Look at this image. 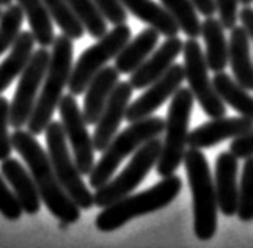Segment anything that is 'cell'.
I'll return each instance as SVG.
<instances>
[{"label":"cell","mask_w":253,"mask_h":248,"mask_svg":"<svg viewBox=\"0 0 253 248\" xmlns=\"http://www.w3.org/2000/svg\"><path fill=\"white\" fill-rule=\"evenodd\" d=\"M14 151L22 157L40 190L41 201L47 210L62 223H76L81 220V207L62 187L50 164L49 154L40 145L37 135L29 130L16 129L11 135Z\"/></svg>","instance_id":"cell-1"},{"label":"cell","mask_w":253,"mask_h":248,"mask_svg":"<svg viewBox=\"0 0 253 248\" xmlns=\"http://www.w3.org/2000/svg\"><path fill=\"white\" fill-rule=\"evenodd\" d=\"M74 44L73 40L65 33L55 37L52 42V52L44 81L38 94L37 104L27 123V130L33 135H40L46 130L47 124L52 121L58 104L63 97L65 88L69 83L71 71L74 66Z\"/></svg>","instance_id":"cell-2"},{"label":"cell","mask_w":253,"mask_h":248,"mask_svg":"<svg viewBox=\"0 0 253 248\" xmlns=\"http://www.w3.org/2000/svg\"><path fill=\"white\" fill-rule=\"evenodd\" d=\"M181 190L182 181L179 176H165L151 189L135 195H127L102 207V210L96 215L94 225L102 233H112L137 217L153 214L156 210L167 207L181 193Z\"/></svg>","instance_id":"cell-3"},{"label":"cell","mask_w":253,"mask_h":248,"mask_svg":"<svg viewBox=\"0 0 253 248\" xmlns=\"http://www.w3.org/2000/svg\"><path fill=\"white\" fill-rule=\"evenodd\" d=\"M184 168L194 200V231L200 241H209L217 231V192L208 157L202 149L189 148L184 154Z\"/></svg>","instance_id":"cell-4"},{"label":"cell","mask_w":253,"mask_h":248,"mask_svg":"<svg viewBox=\"0 0 253 248\" xmlns=\"http://www.w3.org/2000/svg\"><path fill=\"white\" fill-rule=\"evenodd\" d=\"M165 129V120L159 117H148L130 123L129 126L113 137L109 146L102 151V156L94 164L90 173V187L99 189L109 182L115 174L120 164L126 157L132 156L138 148L145 145L148 140L161 137Z\"/></svg>","instance_id":"cell-5"},{"label":"cell","mask_w":253,"mask_h":248,"mask_svg":"<svg viewBox=\"0 0 253 248\" xmlns=\"http://www.w3.org/2000/svg\"><path fill=\"white\" fill-rule=\"evenodd\" d=\"M194 101L195 97L189 86H179L178 91L171 96L167 118H165L162 151L156 164V171L162 178L176 173L184 161Z\"/></svg>","instance_id":"cell-6"},{"label":"cell","mask_w":253,"mask_h":248,"mask_svg":"<svg viewBox=\"0 0 253 248\" xmlns=\"http://www.w3.org/2000/svg\"><path fill=\"white\" fill-rule=\"evenodd\" d=\"M44 134L50 164L62 187L82 210H90L94 206V197L88 185L84 182L82 173L77 168L71 153H69L68 138L62 121L52 120L47 124Z\"/></svg>","instance_id":"cell-7"},{"label":"cell","mask_w":253,"mask_h":248,"mask_svg":"<svg viewBox=\"0 0 253 248\" xmlns=\"http://www.w3.org/2000/svg\"><path fill=\"white\" fill-rule=\"evenodd\" d=\"M130 38H132V30H130L129 25L126 22L118 24L113 25V29L107 32L104 37H101L98 42L84 50L79 60L73 66L71 77H69L68 83L69 93L74 96L85 93L91 79L104 66H107L110 60H115L120 50L126 46Z\"/></svg>","instance_id":"cell-8"},{"label":"cell","mask_w":253,"mask_h":248,"mask_svg":"<svg viewBox=\"0 0 253 248\" xmlns=\"http://www.w3.org/2000/svg\"><path fill=\"white\" fill-rule=\"evenodd\" d=\"M161 151L162 140L159 137L148 140L132 154V159L129 161L127 166H125L123 171L118 176H113L102 187L96 189V192L93 193L94 206L102 209L115 203L117 200L132 193L145 181L151 168L156 166L161 157Z\"/></svg>","instance_id":"cell-9"},{"label":"cell","mask_w":253,"mask_h":248,"mask_svg":"<svg viewBox=\"0 0 253 248\" xmlns=\"http://www.w3.org/2000/svg\"><path fill=\"white\" fill-rule=\"evenodd\" d=\"M184 55V76L189 88L202 110L209 118H220L226 113V104L215 91L212 81L209 79V68L202 44L197 38H189L182 47Z\"/></svg>","instance_id":"cell-10"},{"label":"cell","mask_w":253,"mask_h":248,"mask_svg":"<svg viewBox=\"0 0 253 248\" xmlns=\"http://www.w3.org/2000/svg\"><path fill=\"white\" fill-rule=\"evenodd\" d=\"M49 60V49L40 46V49L33 52L29 65L21 73L19 83L14 91L13 101L10 102V126L14 129H22L24 126H27L35 104H37L42 81H44Z\"/></svg>","instance_id":"cell-11"},{"label":"cell","mask_w":253,"mask_h":248,"mask_svg":"<svg viewBox=\"0 0 253 248\" xmlns=\"http://www.w3.org/2000/svg\"><path fill=\"white\" fill-rule=\"evenodd\" d=\"M60 121L65 129L68 143L71 145L73 156L77 168L82 176H90L94 166V143L93 135L88 132V123L85 121L84 113L77 105L74 94H66L58 104Z\"/></svg>","instance_id":"cell-12"},{"label":"cell","mask_w":253,"mask_h":248,"mask_svg":"<svg viewBox=\"0 0 253 248\" xmlns=\"http://www.w3.org/2000/svg\"><path fill=\"white\" fill-rule=\"evenodd\" d=\"M186 81L184 76V65L173 63L171 68L158 81L153 82L150 86H146V91L137 97L134 102L129 104L126 112L127 123H134L151 117L165 101L171 99V96L178 91V88Z\"/></svg>","instance_id":"cell-13"},{"label":"cell","mask_w":253,"mask_h":248,"mask_svg":"<svg viewBox=\"0 0 253 248\" xmlns=\"http://www.w3.org/2000/svg\"><path fill=\"white\" fill-rule=\"evenodd\" d=\"M132 91L134 88L129 82H118L115 90L112 91L98 123L94 124L96 129L93 134V143L96 151L102 153L117 135L120 124L126 120V112L130 104Z\"/></svg>","instance_id":"cell-14"},{"label":"cell","mask_w":253,"mask_h":248,"mask_svg":"<svg viewBox=\"0 0 253 248\" xmlns=\"http://www.w3.org/2000/svg\"><path fill=\"white\" fill-rule=\"evenodd\" d=\"M253 129V121L244 117H220L212 118L202 126L189 132L187 146L197 149H208L222 143L225 140H233Z\"/></svg>","instance_id":"cell-15"},{"label":"cell","mask_w":253,"mask_h":248,"mask_svg":"<svg viewBox=\"0 0 253 248\" xmlns=\"http://www.w3.org/2000/svg\"><path fill=\"white\" fill-rule=\"evenodd\" d=\"M182 47L184 42L176 35V37H169L158 49H154L153 54L132 74H129V83L134 90H143L162 77L182 52Z\"/></svg>","instance_id":"cell-16"},{"label":"cell","mask_w":253,"mask_h":248,"mask_svg":"<svg viewBox=\"0 0 253 248\" xmlns=\"http://www.w3.org/2000/svg\"><path fill=\"white\" fill-rule=\"evenodd\" d=\"M239 159L231 151L220 153L215 161L214 184L217 192V203L219 210L226 217L238 214L239 207Z\"/></svg>","instance_id":"cell-17"},{"label":"cell","mask_w":253,"mask_h":248,"mask_svg":"<svg viewBox=\"0 0 253 248\" xmlns=\"http://www.w3.org/2000/svg\"><path fill=\"white\" fill-rule=\"evenodd\" d=\"M0 171L6 182L10 184L25 214H38L41 209V195L29 168H25L16 159L6 157L5 161L0 162Z\"/></svg>","instance_id":"cell-18"},{"label":"cell","mask_w":253,"mask_h":248,"mask_svg":"<svg viewBox=\"0 0 253 248\" xmlns=\"http://www.w3.org/2000/svg\"><path fill=\"white\" fill-rule=\"evenodd\" d=\"M120 82V73L115 66H104L96 74L90 85L85 90L84 97V118L88 123V126L98 123L101 113L106 107L112 91L115 90L117 83Z\"/></svg>","instance_id":"cell-19"},{"label":"cell","mask_w":253,"mask_h":248,"mask_svg":"<svg viewBox=\"0 0 253 248\" xmlns=\"http://www.w3.org/2000/svg\"><path fill=\"white\" fill-rule=\"evenodd\" d=\"M228 63L233 77L249 91H253V58L249 33L242 25H234L228 38Z\"/></svg>","instance_id":"cell-20"},{"label":"cell","mask_w":253,"mask_h":248,"mask_svg":"<svg viewBox=\"0 0 253 248\" xmlns=\"http://www.w3.org/2000/svg\"><path fill=\"white\" fill-rule=\"evenodd\" d=\"M159 32L153 27L143 29L137 37L130 38L115 57V68L120 74H132L143 61L153 54L159 42Z\"/></svg>","instance_id":"cell-21"},{"label":"cell","mask_w":253,"mask_h":248,"mask_svg":"<svg viewBox=\"0 0 253 248\" xmlns=\"http://www.w3.org/2000/svg\"><path fill=\"white\" fill-rule=\"evenodd\" d=\"M202 37L205 41V57L209 71L220 73L228 66V40L220 19L209 16L202 22Z\"/></svg>","instance_id":"cell-22"},{"label":"cell","mask_w":253,"mask_h":248,"mask_svg":"<svg viewBox=\"0 0 253 248\" xmlns=\"http://www.w3.org/2000/svg\"><path fill=\"white\" fill-rule=\"evenodd\" d=\"M35 37L32 32H21L17 35L8 57L0 63V94L10 86L16 77L29 65L35 52Z\"/></svg>","instance_id":"cell-23"},{"label":"cell","mask_w":253,"mask_h":248,"mask_svg":"<svg viewBox=\"0 0 253 248\" xmlns=\"http://www.w3.org/2000/svg\"><path fill=\"white\" fill-rule=\"evenodd\" d=\"M121 3L134 17L156 29L165 38L178 35V22L162 5L156 3L154 0H121Z\"/></svg>","instance_id":"cell-24"},{"label":"cell","mask_w":253,"mask_h":248,"mask_svg":"<svg viewBox=\"0 0 253 248\" xmlns=\"http://www.w3.org/2000/svg\"><path fill=\"white\" fill-rule=\"evenodd\" d=\"M212 83L220 99L228 107L236 110L241 117L253 121V96L249 94L247 88H244L241 83L236 82V79H233L223 71L214 73Z\"/></svg>","instance_id":"cell-25"},{"label":"cell","mask_w":253,"mask_h":248,"mask_svg":"<svg viewBox=\"0 0 253 248\" xmlns=\"http://www.w3.org/2000/svg\"><path fill=\"white\" fill-rule=\"evenodd\" d=\"M30 24V32L41 47H50L55 40L54 19L42 0H16Z\"/></svg>","instance_id":"cell-26"},{"label":"cell","mask_w":253,"mask_h":248,"mask_svg":"<svg viewBox=\"0 0 253 248\" xmlns=\"http://www.w3.org/2000/svg\"><path fill=\"white\" fill-rule=\"evenodd\" d=\"M161 5L178 22L182 33L189 38L202 37V22L198 19L197 8L190 0H161Z\"/></svg>","instance_id":"cell-27"},{"label":"cell","mask_w":253,"mask_h":248,"mask_svg":"<svg viewBox=\"0 0 253 248\" xmlns=\"http://www.w3.org/2000/svg\"><path fill=\"white\" fill-rule=\"evenodd\" d=\"M68 3L90 37L99 40L107 33V19L93 0H68Z\"/></svg>","instance_id":"cell-28"},{"label":"cell","mask_w":253,"mask_h":248,"mask_svg":"<svg viewBox=\"0 0 253 248\" xmlns=\"http://www.w3.org/2000/svg\"><path fill=\"white\" fill-rule=\"evenodd\" d=\"M52 16L58 29L71 40H81L85 35V29L82 22L69 6L68 0H42Z\"/></svg>","instance_id":"cell-29"},{"label":"cell","mask_w":253,"mask_h":248,"mask_svg":"<svg viewBox=\"0 0 253 248\" xmlns=\"http://www.w3.org/2000/svg\"><path fill=\"white\" fill-rule=\"evenodd\" d=\"M24 11L19 5H8L0 17V55L10 49L17 35L21 33V27L24 22Z\"/></svg>","instance_id":"cell-30"},{"label":"cell","mask_w":253,"mask_h":248,"mask_svg":"<svg viewBox=\"0 0 253 248\" xmlns=\"http://www.w3.org/2000/svg\"><path fill=\"white\" fill-rule=\"evenodd\" d=\"M236 215L246 223L253 220V156L246 159L242 166L239 182V207Z\"/></svg>","instance_id":"cell-31"},{"label":"cell","mask_w":253,"mask_h":248,"mask_svg":"<svg viewBox=\"0 0 253 248\" xmlns=\"http://www.w3.org/2000/svg\"><path fill=\"white\" fill-rule=\"evenodd\" d=\"M22 206L17 201L14 192L11 190L10 184L6 182L3 174H0V214L6 220H19L22 215Z\"/></svg>","instance_id":"cell-32"},{"label":"cell","mask_w":253,"mask_h":248,"mask_svg":"<svg viewBox=\"0 0 253 248\" xmlns=\"http://www.w3.org/2000/svg\"><path fill=\"white\" fill-rule=\"evenodd\" d=\"M8 126H10V101L0 94V162L10 157L14 149Z\"/></svg>","instance_id":"cell-33"},{"label":"cell","mask_w":253,"mask_h":248,"mask_svg":"<svg viewBox=\"0 0 253 248\" xmlns=\"http://www.w3.org/2000/svg\"><path fill=\"white\" fill-rule=\"evenodd\" d=\"M98 5L101 13L107 19V22H112L113 25L125 24L127 21L129 11L121 3V0H93Z\"/></svg>","instance_id":"cell-34"},{"label":"cell","mask_w":253,"mask_h":248,"mask_svg":"<svg viewBox=\"0 0 253 248\" xmlns=\"http://www.w3.org/2000/svg\"><path fill=\"white\" fill-rule=\"evenodd\" d=\"M219 19L225 29H233L239 21V0H215Z\"/></svg>","instance_id":"cell-35"},{"label":"cell","mask_w":253,"mask_h":248,"mask_svg":"<svg viewBox=\"0 0 253 248\" xmlns=\"http://www.w3.org/2000/svg\"><path fill=\"white\" fill-rule=\"evenodd\" d=\"M230 151L236 156L241 161H246V159L253 156V129L246 132L236 138H233L230 143Z\"/></svg>","instance_id":"cell-36"},{"label":"cell","mask_w":253,"mask_h":248,"mask_svg":"<svg viewBox=\"0 0 253 248\" xmlns=\"http://www.w3.org/2000/svg\"><path fill=\"white\" fill-rule=\"evenodd\" d=\"M239 21L242 24V27L249 33L250 41L253 42V8L250 5H246L239 11Z\"/></svg>","instance_id":"cell-37"},{"label":"cell","mask_w":253,"mask_h":248,"mask_svg":"<svg viewBox=\"0 0 253 248\" xmlns=\"http://www.w3.org/2000/svg\"><path fill=\"white\" fill-rule=\"evenodd\" d=\"M194 6L197 8V11L200 14H203L205 17L214 16L217 13V3L215 0H190Z\"/></svg>","instance_id":"cell-38"},{"label":"cell","mask_w":253,"mask_h":248,"mask_svg":"<svg viewBox=\"0 0 253 248\" xmlns=\"http://www.w3.org/2000/svg\"><path fill=\"white\" fill-rule=\"evenodd\" d=\"M11 3H13V0H0V6H8Z\"/></svg>","instance_id":"cell-39"},{"label":"cell","mask_w":253,"mask_h":248,"mask_svg":"<svg viewBox=\"0 0 253 248\" xmlns=\"http://www.w3.org/2000/svg\"><path fill=\"white\" fill-rule=\"evenodd\" d=\"M239 3H242L244 6H246V5H252L253 0H239Z\"/></svg>","instance_id":"cell-40"},{"label":"cell","mask_w":253,"mask_h":248,"mask_svg":"<svg viewBox=\"0 0 253 248\" xmlns=\"http://www.w3.org/2000/svg\"><path fill=\"white\" fill-rule=\"evenodd\" d=\"M2 14H3V10H2V6H0V17H2Z\"/></svg>","instance_id":"cell-41"}]
</instances>
